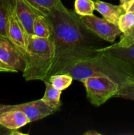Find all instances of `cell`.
Masks as SVG:
<instances>
[{
    "label": "cell",
    "mask_w": 134,
    "mask_h": 135,
    "mask_svg": "<svg viewBox=\"0 0 134 135\" xmlns=\"http://www.w3.org/2000/svg\"><path fill=\"white\" fill-rule=\"evenodd\" d=\"M33 32L39 38H48L52 36L51 27L45 15H39L34 22Z\"/></svg>",
    "instance_id": "obj_14"
},
{
    "label": "cell",
    "mask_w": 134,
    "mask_h": 135,
    "mask_svg": "<svg viewBox=\"0 0 134 135\" xmlns=\"http://www.w3.org/2000/svg\"><path fill=\"white\" fill-rule=\"evenodd\" d=\"M73 80V78L68 74L58 73L50 76L47 80L56 89L62 92L71 85Z\"/></svg>",
    "instance_id": "obj_17"
},
{
    "label": "cell",
    "mask_w": 134,
    "mask_h": 135,
    "mask_svg": "<svg viewBox=\"0 0 134 135\" xmlns=\"http://www.w3.org/2000/svg\"><path fill=\"white\" fill-rule=\"evenodd\" d=\"M116 98L131 100L134 101V81L127 83L119 88Z\"/></svg>",
    "instance_id": "obj_20"
},
{
    "label": "cell",
    "mask_w": 134,
    "mask_h": 135,
    "mask_svg": "<svg viewBox=\"0 0 134 135\" xmlns=\"http://www.w3.org/2000/svg\"><path fill=\"white\" fill-rule=\"evenodd\" d=\"M45 16L55 44V57L49 77L100 53L102 47L99 41L74 11L64 6Z\"/></svg>",
    "instance_id": "obj_1"
},
{
    "label": "cell",
    "mask_w": 134,
    "mask_h": 135,
    "mask_svg": "<svg viewBox=\"0 0 134 135\" xmlns=\"http://www.w3.org/2000/svg\"><path fill=\"white\" fill-rule=\"evenodd\" d=\"M55 57V44L53 36L39 38L34 34L28 38L27 50L25 54V67L22 71L26 80L49 79Z\"/></svg>",
    "instance_id": "obj_3"
},
{
    "label": "cell",
    "mask_w": 134,
    "mask_h": 135,
    "mask_svg": "<svg viewBox=\"0 0 134 135\" xmlns=\"http://www.w3.org/2000/svg\"><path fill=\"white\" fill-rule=\"evenodd\" d=\"M134 43V28L126 34L120 35V40L117 43L113 44L114 46L126 47Z\"/></svg>",
    "instance_id": "obj_21"
},
{
    "label": "cell",
    "mask_w": 134,
    "mask_h": 135,
    "mask_svg": "<svg viewBox=\"0 0 134 135\" xmlns=\"http://www.w3.org/2000/svg\"><path fill=\"white\" fill-rule=\"evenodd\" d=\"M85 27L96 36L106 42L113 43L122 34L118 25L111 23L104 18L97 16H80Z\"/></svg>",
    "instance_id": "obj_5"
},
{
    "label": "cell",
    "mask_w": 134,
    "mask_h": 135,
    "mask_svg": "<svg viewBox=\"0 0 134 135\" xmlns=\"http://www.w3.org/2000/svg\"><path fill=\"white\" fill-rule=\"evenodd\" d=\"M3 109H15L20 111L27 116L30 122L42 119L50 115L53 114L59 110L50 107L42 99L17 105H6Z\"/></svg>",
    "instance_id": "obj_7"
},
{
    "label": "cell",
    "mask_w": 134,
    "mask_h": 135,
    "mask_svg": "<svg viewBox=\"0 0 134 135\" xmlns=\"http://www.w3.org/2000/svg\"><path fill=\"white\" fill-rule=\"evenodd\" d=\"M14 7L16 14L26 31L29 36L33 35L34 21L38 16L44 15L27 0H14Z\"/></svg>",
    "instance_id": "obj_9"
},
{
    "label": "cell",
    "mask_w": 134,
    "mask_h": 135,
    "mask_svg": "<svg viewBox=\"0 0 134 135\" xmlns=\"http://www.w3.org/2000/svg\"><path fill=\"white\" fill-rule=\"evenodd\" d=\"M0 72H5V73H17L18 71L12 68L8 65L5 64L4 62L0 59Z\"/></svg>",
    "instance_id": "obj_22"
},
{
    "label": "cell",
    "mask_w": 134,
    "mask_h": 135,
    "mask_svg": "<svg viewBox=\"0 0 134 135\" xmlns=\"http://www.w3.org/2000/svg\"><path fill=\"white\" fill-rule=\"evenodd\" d=\"M84 134V135H100L101 134V133H98V132L95 131L94 130H90L89 131L85 132Z\"/></svg>",
    "instance_id": "obj_25"
},
{
    "label": "cell",
    "mask_w": 134,
    "mask_h": 135,
    "mask_svg": "<svg viewBox=\"0 0 134 135\" xmlns=\"http://www.w3.org/2000/svg\"><path fill=\"white\" fill-rule=\"evenodd\" d=\"M6 106V105H3V104H0V112H1V111Z\"/></svg>",
    "instance_id": "obj_28"
},
{
    "label": "cell",
    "mask_w": 134,
    "mask_h": 135,
    "mask_svg": "<svg viewBox=\"0 0 134 135\" xmlns=\"http://www.w3.org/2000/svg\"><path fill=\"white\" fill-rule=\"evenodd\" d=\"M95 10V4L93 0H75L74 11L78 15H93Z\"/></svg>",
    "instance_id": "obj_18"
},
{
    "label": "cell",
    "mask_w": 134,
    "mask_h": 135,
    "mask_svg": "<svg viewBox=\"0 0 134 135\" xmlns=\"http://www.w3.org/2000/svg\"><path fill=\"white\" fill-rule=\"evenodd\" d=\"M118 26L122 34H126L134 28V13L126 11L120 16Z\"/></svg>",
    "instance_id": "obj_19"
},
{
    "label": "cell",
    "mask_w": 134,
    "mask_h": 135,
    "mask_svg": "<svg viewBox=\"0 0 134 135\" xmlns=\"http://www.w3.org/2000/svg\"><path fill=\"white\" fill-rule=\"evenodd\" d=\"M93 1L95 10L99 12L105 19L114 25H118L120 16L126 13V11L121 5H113L101 0H94Z\"/></svg>",
    "instance_id": "obj_11"
},
{
    "label": "cell",
    "mask_w": 134,
    "mask_h": 135,
    "mask_svg": "<svg viewBox=\"0 0 134 135\" xmlns=\"http://www.w3.org/2000/svg\"><path fill=\"white\" fill-rule=\"evenodd\" d=\"M60 73L68 74L74 80L80 82L89 76H105L116 83L119 88L127 83L134 81L133 66L102 50L93 57L64 69Z\"/></svg>",
    "instance_id": "obj_2"
},
{
    "label": "cell",
    "mask_w": 134,
    "mask_h": 135,
    "mask_svg": "<svg viewBox=\"0 0 134 135\" xmlns=\"http://www.w3.org/2000/svg\"><path fill=\"white\" fill-rule=\"evenodd\" d=\"M133 1L134 0H121V1H120V5H121V6L123 8V9H124L126 12L128 11L129 9H130V7H131V5H132Z\"/></svg>",
    "instance_id": "obj_23"
},
{
    "label": "cell",
    "mask_w": 134,
    "mask_h": 135,
    "mask_svg": "<svg viewBox=\"0 0 134 135\" xmlns=\"http://www.w3.org/2000/svg\"><path fill=\"white\" fill-rule=\"evenodd\" d=\"M81 82L85 88L87 99L96 107L101 106L111 98L116 97L119 91V85L105 76H89Z\"/></svg>",
    "instance_id": "obj_4"
},
{
    "label": "cell",
    "mask_w": 134,
    "mask_h": 135,
    "mask_svg": "<svg viewBox=\"0 0 134 135\" xmlns=\"http://www.w3.org/2000/svg\"><path fill=\"white\" fill-rule=\"evenodd\" d=\"M127 11H130V12H133L134 13V1L133 3H132V5H131V7H130V9H128Z\"/></svg>",
    "instance_id": "obj_27"
},
{
    "label": "cell",
    "mask_w": 134,
    "mask_h": 135,
    "mask_svg": "<svg viewBox=\"0 0 134 135\" xmlns=\"http://www.w3.org/2000/svg\"><path fill=\"white\" fill-rule=\"evenodd\" d=\"M44 83L45 85V90L42 100L50 107L59 109L61 105V91L56 89L48 80L44 81Z\"/></svg>",
    "instance_id": "obj_13"
},
{
    "label": "cell",
    "mask_w": 134,
    "mask_h": 135,
    "mask_svg": "<svg viewBox=\"0 0 134 135\" xmlns=\"http://www.w3.org/2000/svg\"><path fill=\"white\" fill-rule=\"evenodd\" d=\"M12 131L9 130V129H7L6 127H3L0 124V135L3 134H11Z\"/></svg>",
    "instance_id": "obj_24"
},
{
    "label": "cell",
    "mask_w": 134,
    "mask_h": 135,
    "mask_svg": "<svg viewBox=\"0 0 134 135\" xmlns=\"http://www.w3.org/2000/svg\"><path fill=\"white\" fill-rule=\"evenodd\" d=\"M14 0H0V36L7 38V25Z\"/></svg>",
    "instance_id": "obj_15"
},
{
    "label": "cell",
    "mask_w": 134,
    "mask_h": 135,
    "mask_svg": "<svg viewBox=\"0 0 134 135\" xmlns=\"http://www.w3.org/2000/svg\"><path fill=\"white\" fill-rule=\"evenodd\" d=\"M119 1H121V0H119Z\"/></svg>",
    "instance_id": "obj_29"
},
{
    "label": "cell",
    "mask_w": 134,
    "mask_h": 135,
    "mask_svg": "<svg viewBox=\"0 0 134 135\" xmlns=\"http://www.w3.org/2000/svg\"><path fill=\"white\" fill-rule=\"evenodd\" d=\"M29 123L27 116L20 111L2 109L0 112V124L9 130H17Z\"/></svg>",
    "instance_id": "obj_10"
},
{
    "label": "cell",
    "mask_w": 134,
    "mask_h": 135,
    "mask_svg": "<svg viewBox=\"0 0 134 135\" xmlns=\"http://www.w3.org/2000/svg\"><path fill=\"white\" fill-rule=\"evenodd\" d=\"M6 33L7 38L16 46L24 57L28 44L29 34L18 19L14 5L9 13Z\"/></svg>",
    "instance_id": "obj_6"
},
{
    "label": "cell",
    "mask_w": 134,
    "mask_h": 135,
    "mask_svg": "<svg viewBox=\"0 0 134 135\" xmlns=\"http://www.w3.org/2000/svg\"><path fill=\"white\" fill-rule=\"evenodd\" d=\"M26 135V134H24V133H22L21 132H19L17 130H13L11 133V135Z\"/></svg>",
    "instance_id": "obj_26"
},
{
    "label": "cell",
    "mask_w": 134,
    "mask_h": 135,
    "mask_svg": "<svg viewBox=\"0 0 134 135\" xmlns=\"http://www.w3.org/2000/svg\"><path fill=\"white\" fill-rule=\"evenodd\" d=\"M101 50L109 53L122 59L134 67V43L126 47L114 46L111 45L106 47H102Z\"/></svg>",
    "instance_id": "obj_12"
},
{
    "label": "cell",
    "mask_w": 134,
    "mask_h": 135,
    "mask_svg": "<svg viewBox=\"0 0 134 135\" xmlns=\"http://www.w3.org/2000/svg\"><path fill=\"white\" fill-rule=\"evenodd\" d=\"M0 59L17 71L24 69V56L7 38L3 36H0Z\"/></svg>",
    "instance_id": "obj_8"
},
{
    "label": "cell",
    "mask_w": 134,
    "mask_h": 135,
    "mask_svg": "<svg viewBox=\"0 0 134 135\" xmlns=\"http://www.w3.org/2000/svg\"><path fill=\"white\" fill-rule=\"evenodd\" d=\"M28 2L39 11H40L44 15H47L50 11L56 9H61L64 5L61 0H27Z\"/></svg>",
    "instance_id": "obj_16"
}]
</instances>
